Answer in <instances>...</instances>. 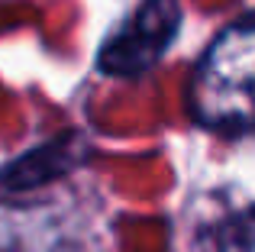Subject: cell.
Here are the masks:
<instances>
[{
  "label": "cell",
  "mask_w": 255,
  "mask_h": 252,
  "mask_svg": "<svg viewBox=\"0 0 255 252\" xmlns=\"http://www.w3.org/2000/svg\"><path fill=\"white\" fill-rule=\"evenodd\" d=\"M181 3L178 0H145L110 39L100 52L97 65L104 75L136 78L158 62L178 32Z\"/></svg>",
  "instance_id": "obj_2"
},
{
  "label": "cell",
  "mask_w": 255,
  "mask_h": 252,
  "mask_svg": "<svg viewBox=\"0 0 255 252\" xmlns=\"http://www.w3.org/2000/svg\"><path fill=\"white\" fill-rule=\"evenodd\" d=\"M223 252H255V207L226 223Z\"/></svg>",
  "instance_id": "obj_3"
},
{
  "label": "cell",
  "mask_w": 255,
  "mask_h": 252,
  "mask_svg": "<svg viewBox=\"0 0 255 252\" xmlns=\"http://www.w3.org/2000/svg\"><path fill=\"white\" fill-rule=\"evenodd\" d=\"M191 110L213 129L255 126V16L213 39L194 71Z\"/></svg>",
  "instance_id": "obj_1"
}]
</instances>
